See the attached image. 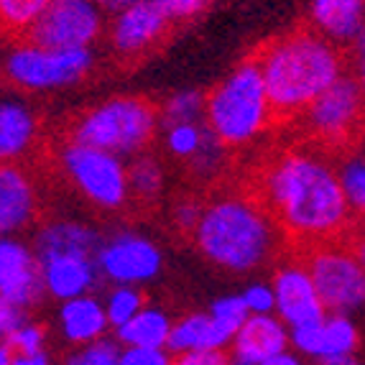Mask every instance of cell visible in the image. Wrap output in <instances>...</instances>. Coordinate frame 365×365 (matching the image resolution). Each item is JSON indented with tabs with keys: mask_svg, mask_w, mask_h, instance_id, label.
I'll use <instances>...</instances> for the list:
<instances>
[{
	"mask_svg": "<svg viewBox=\"0 0 365 365\" xmlns=\"http://www.w3.org/2000/svg\"><path fill=\"white\" fill-rule=\"evenodd\" d=\"M138 309H143V297H140L138 289L133 287H120L108 297V304H105V317H108V324H115L120 327L123 322H128L130 317Z\"/></svg>",
	"mask_w": 365,
	"mask_h": 365,
	"instance_id": "cell-26",
	"label": "cell"
},
{
	"mask_svg": "<svg viewBox=\"0 0 365 365\" xmlns=\"http://www.w3.org/2000/svg\"><path fill=\"white\" fill-rule=\"evenodd\" d=\"M128 189H133L138 197H153L161 189V169L153 158H138L128 171Z\"/></svg>",
	"mask_w": 365,
	"mask_h": 365,
	"instance_id": "cell-28",
	"label": "cell"
},
{
	"mask_svg": "<svg viewBox=\"0 0 365 365\" xmlns=\"http://www.w3.org/2000/svg\"><path fill=\"white\" fill-rule=\"evenodd\" d=\"M98 235L79 222H54L38 235V261L49 256H95Z\"/></svg>",
	"mask_w": 365,
	"mask_h": 365,
	"instance_id": "cell-21",
	"label": "cell"
},
{
	"mask_svg": "<svg viewBox=\"0 0 365 365\" xmlns=\"http://www.w3.org/2000/svg\"><path fill=\"white\" fill-rule=\"evenodd\" d=\"M61 164L74 184L100 207L115 210L128 197V174L115 153L72 140L61 153Z\"/></svg>",
	"mask_w": 365,
	"mask_h": 365,
	"instance_id": "cell-7",
	"label": "cell"
},
{
	"mask_svg": "<svg viewBox=\"0 0 365 365\" xmlns=\"http://www.w3.org/2000/svg\"><path fill=\"white\" fill-rule=\"evenodd\" d=\"M171 365H230V358L222 350H184Z\"/></svg>",
	"mask_w": 365,
	"mask_h": 365,
	"instance_id": "cell-37",
	"label": "cell"
},
{
	"mask_svg": "<svg viewBox=\"0 0 365 365\" xmlns=\"http://www.w3.org/2000/svg\"><path fill=\"white\" fill-rule=\"evenodd\" d=\"M36 123L31 113L21 105H0V164L19 158L34 140Z\"/></svg>",
	"mask_w": 365,
	"mask_h": 365,
	"instance_id": "cell-22",
	"label": "cell"
},
{
	"mask_svg": "<svg viewBox=\"0 0 365 365\" xmlns=\"http://www.w3.org/2000/svg\"><path fill=\"white\" fill-rule=\"evenodd\" d=\"M304 258L307 274L322 299L324 309L345 314L363 304L365 276L360 248L350 243V237L307 245Z\"/></svg>",
	"mask_w": 365,
	"mask_h": 365,
	"instance_id": "cell-6",
	"label": "cell"
},
{
	"mask_svg": "<svg viewBox=\"0 0 365 365\" xmlns=\"http://www.w3.org/2000/svg\"><path fill=\"white\" fill-rule=\"evenodd\" d=\"M46 6L49 0H0V34L24 41Z\"/></svg>",
	"mask_w": 365,
	"mask_h": 365,
	"instance_id": "cell-24",
	"label": "cell"
},
{
	"mask_svg": "<svg viewBox=\"0 0 365 365\" xmlns=\"http://www.w3.org/2000/svg\"><path fill=\"white\" fill-rule=\"evenodd\" d=\"M261 365H304V363L292 353H279V355H274V358H268L266 363H261Z\"/></svg>",
	"mask_w": 365,
	"mask_h": 365,
	"instance_id": "cell-42",
	"label": "cell"
},
{
	"mask_svg": "<svg viewBox=\"0 0 365 365\" xmlns=\"http://www.w3.org/2000/svg\"><path fill=\"white\" fill-rule=\"evenodd\" d=\"M3 342L11 347L13 355L38 353V350H43V329L36 327V324H24L16 332H11Z\"/></svg>",
	"mask_w": 365,
	"mask_h": 365,
	"instance_id": "cell-32",
	"label": "cell"
},
{
	"mask_svg": "<svg viewBox=\"0 0 365 365\" xmlns=\"http://www.w3.org/2000/svg\"><path fill=\"white\" fill-rule=\"evenodd\" d=\"M100 21L95 0H49L24 41L46 49H87L98 38Z\"/></svg>",
	"mask_w": 365,
	"mask_h": 365,
	"instance_id": "cell-9",
	"label": "cell"
},
{
	"mask_svg": "<svg viewBox=\"0 0 365 365\" xmlns=\"http://www.w3.org/2000/svg\"><path fill=\"white\" fill-rule=\"evenodd\" d=\"M210 317H212L215 322L222 324V327L235 335L237 327L245 322V317H248V309H245L243 299L240 297H225V299H217L210 309Z\"/></svg>",
	"mask_w": 365,
	"mask_h": 365,
	"instance_id": "cell-31",
	"label": "cell"
},
{
	"mask_svg": "<svg viewBox=\"0 0 365 365\" xmlns=\"http://www.w3.org/2000/svg\"><path fill=\"white\" fill-rule=\"evenodd\" d=\"M11 360H13V350L6 342H0V365H11Z\"/></svg>",
	"mask_w": 365,
	"mask_h": 365,
	"instance_id": "cell-43",
	"label": "cell"
},
{
	"mask_svg": "<svg viewBox=\"0 0 365 365\" xmlns=\"http://www.w3.org/2000/svg\"><path fill=\"white\" fill-rule=\"evenodd\" d=\"M205 143V133L195 123H177L169 128V148L177 156H195Z\"/></svg>",
	"mask_w": 365,
	"mask_h": 365,
	"instance_id": "cell-29",
	"label": "cell"
},
{
	"mask_svg": "<svg viewBox=\"0 0 365 365\" xmlns=\"http://www.w3.org/2000/svg\"><path fill=\"white\" fill-rule=\"evenodd\" d=\"M207 123L217 143L237 146L258 135L271 123L266 90L258 64L248 59L207 98Z\"/></svg>",
	"mask_w": 365,
	"mask_h": 365,
	"instance_id": "cell-4",
	"label": "cell"
},
{
	"mask_svg": "<svg viewBox=\"0 0 365 365\" xmlns=\"http://www.w3.org/2000/svg\"><path fill=\"white\" fill-rule=\"evenodd\" d=\"M118 347L113 342H92L79 355H74L67 365H120L118 363Z\"/></svg>",
	"mask_w": 365,
	"mask_h": 365,
	"instance_id": "cell-34",
	"label": "cell"
},
{
	"mask_svg": "<svg viewBox=\"0 0 365 365\" xmlns=\"http://www.w3.org/2000/svg\"><path fill=\"white\" fill-rule=\"evenodd\" d=\"M271 292H274V309H279L281 319L292 327H307L324 319L322 299L317 294L307 268H281Z\"/></svg>",
	"mask_w": 365,
	"mask_h": 365,
	"instance_id": "cell-12",
	"label": "cell"
},
{
	"mask_svg": "<svg viewBox=\"0 0 365 365\" xmlns=\"http://www.w3.org/2000/svg\"><path fill=\"white\" fill-rule=\"evenodd\" d=\"M120 365H171L164 347H128L118 355Z\"/></svg>",
	"mask_w": 365,
	"mask_h": 365,
	"instance_id": "cell-35",
	"label": "cell"
},
{
	"mask_svg": "<svg viewBox=\"0 0 365 365\" xmlns=\"http://www.w3.org/2000/svg\"><path fill=\"white\" fill-rule=\"evenodd\" d=\"M230 340V332L222 324L215 322L210 314H189L171 327L166 345L177 353H184V350H222Z\"/></svg>",
	"mask_w": 365,
	"mask_h": 365,
	"instance_id": "cell-18",
	"label": "cell"
},
{
	"mask_svg": "<svg viewBox=\"0 0 365 365\" xmlns=\"http://www.w3.org/2000/svg\"><path fill=\"white\" fill-rule=\"evenodd\" d=\"M98 266L118 284H138L158 274L161 253L146 237L120 235L98 250Z\"/></svg>",
	"mask_w": 365,
	"mask_h": 365,
	"instance_id": "cell-11",
	"label": "cell"
},
{
	"mask_svg": "<svg viewBox=\"0 0 365 365\" xmlns=\"http://www.w3.org/2000/svg\"><path fill=\"white\" fill-rule=\"evenodd\" d=\"M195 240L217 266L250 271L271 253L274 222L256 200H220L202 210Z\"/></svg>",
	"mask_w": 365,
	"mask_h": 365,
	"instance_id": "cell-3",
	"label": "cell"
},
{
	"mask_svg": "<svg viewBox=\"0 0 365 365\" xmlns=\"http://www.w3.org/2000/svg\"><path fill=\"white\" fill-rule=\"evenodd\" d=\"M140 0H95V6L103 8V11H113V13H120L123 8L128 6H135Z\"/></svg>",
	"mask_w": 365,
	"mask_h": 365,
	"instance_id": "cell-41",
	"label": "cell"
},
{
	"mask_svg": "<svg viewBox=\"0 0 365 365\" xmlns=\"http://www.w3.org/2000/svg\"><path fill=\"white\" fill-rule=\"evenodd\" d=\"M36 266L34 256H31L26 245L0 237V294L6 292L8 287H13L21 276H26L31 268Z\"/></svg>",
	"mask_w": 365,
	"mask_h": 365,
	"instance_id": "cell-25",
	"label": "cell"
},
{
	"mask_svg": "<svg viewBox=\"0 0 365 365\" xmlns=\"http://www.w3.org/2000/svg\"><path fill=\"white\" fill-rule=\"evenodd\" d=\"M153 6L169 21H189L210 6V0H153Z\"/></svg>",
	"mask_w": 365,
	"mask_h": 365,
	"instance_id": "cell-33",
	"label": "cell"
},
{
	"mask_svg": "<svg viewBox=\"0 0 365 365\" xmlns=\"http://www.w3.org/2000/svg\"><path fill=\"white\" fill-rule=\"evenodd\" d=\"M258 205L268 220L299 245L350 237L353 207L332 166L307 151L268 161L258 179Z\"/></svg>",
	"mask_w": 365,
	"mask_h": 365,
	"instance_id": "cell-1",
	"label": "cell"
},
{
	"mask_svg": "<svg viewBox=\"0 0 365 365\" xmlns=\"http://www.w3.org/2000/svg\"><path fill=\"white\" fill-rule=\"evenodd\" d=\"M202 105H205V98H202L200 92L189 90V92H179L174 98L169 100L166 105V120L171 125H177V123H195V118L200 115Z\"/></svg>",
	"mask_w": 365,
	"mask_h": 365,
	"instance_id": "cell-30",
	"label": "cell"
},
{
	"mask_svg": "<svg viewBox=\"0 0 365 365\" xmlns=\"http://www.w3.org/2000/svg\"><path fill=\"white\" fill-rule=\"evenodd\" d=\"M171 322L164 312L138 309L128 322L118 327V340L128 347H166Z\"/></svg>",
	"mask_w": 365,
	"mask_h": 365,
	"instance_id": "cell-23",
	"label": "cell"
},
{
	"mask_svg": "<svg viewBox=\"0 0 365 365\" xmlns=\"http://www.w3.org/2000/svg\"><path fill=\"white\" fill-rule=\"evenodd\" d=\"M156 125V110L148 100L115 98L90 110L74 125V143L108 153H133L146 146Z\"/></svg>",
	"mask_w": 365,
	"mask_h": 365,
	"instance_id": "cell-5",
	"label": "cell"
},
{
	"mask_svg": "<svg viewBox=\"0 0 365 365\" xmlns=\"http://www.w3.org/2000/svg\"><path fill=\"white\" fill-rule=\"evenodd\" d=\"M24 324H26L24 309L0 297V340H6L11 332H16V329L24 327Z\"/></svg>",
	"mask_w": 365,
	"mask_h": 365,
	"instance_id": "cell-38",
	"label": "cell"
},
{
	"mask_svg": "<svg viewBox=\"0 0 365 365\" xmlns=\"http://www.w3.org/2000/svg\"><path fill=\"white\" fill-rule=\"evenodd\" d=\"M289 332L281 324V319L271 314H248L245 322L232 335L235 358L250 365H261L268 358L279 353H287Z\"/></svg>",
	"mask_w": 365,
	"mask_h": 365,
	"instance_id": "cell-14",
	"label": "cell"
},
{
	"mask_svg": "<svg viewBox=\"0 0 365 365\" xmlns=\"http://www.w3.org/2000/svg\"><path fill=\"white\" fill-rule=\"evenodd\" d=\"M61 329L72 342H92L98 340L108 327L105 307L92 297H74L67 299L61 307Z\"/></svg>",
	"mask_w": 365,
	"mask_h": 365,
	"instance_id": "cell-20",
	"label": "cell"
},
{
	"mask_svg": "<svg viewBox=\"0 0 365 365\" xmlns=\"http://www.w3.org/2000/svg\"><path fill=\"white\" fill-rule=\"evenodd\" d=\"M90 49H46L24 43L6 61L13 82L29 90H49L77 82L90 69Z\"/></svg>",
	"mask_w": 365,
	"mask_h": 365,
	"instance_id": "cell-8",
	"label": "cell"
},
{
	"mask_svg": "<svg viewBox=\"0 0 365 365\" xmlns=\"http://www.w3.org/2000/svg\"><path fill=\"white\" fill-rule=\"evenodd\" d=\"M166 26L169 21L153 6V0H140L118 13L115 26H113V43L123 56L140 54L164 36Z\"/></svg>",
	"mask_w": 365,
	"mask_h": 365,
	"instance_id": "cell-13",
	"label": "cell"
},
{
	"mask_svg": "<svg viewBox=\"0 0 365 365\" xmlns=\"http://www.w3.org/2000/svg\"><path fill=\"white\" fill-rule=\"evenodd\" d=\"M360 108H363V92L360 82L342 74L337 82L309 103L307 123L309 130L322 140L324 146H350L353 130L360 125Z\"/></svg>",
	"mask_w": 365,
	"mask_h": 365,
	"instance_id": "cell-10",
	"label": "cell"
},
{
	"mask_svg": "<svg viewBox=\"0 0 365 365\" xmlns=\"http://www.w3.org/2000/svg\"><path fill=\"white\" fill-rule=\"evenodd\" d=\"M11 365H49V355L43 353V350L29 355H13Z\"/></svg>",
	"mask_w": 365,
	"mask_h": 365,
	"instance_id": "cell-40",
	"label": "cell"
},
{
	"mask_svg": "<svg viewBox=\"0 0 365 365\" xmlns=\"http://www.w3.org/2000/svg\"><path fill=\"white\" fill-rule=\"evenodd\" d=\"M250 59L261 72L271 120H292L342 77L340 49L314 29L274 38Z\"/></svg>",
	"mask_w": 365,
	"mask_h": 365,
	"instance_id": "cell-2",
	"label": "cell"
},
{
	"mask_svg": "<svg viewBox=\"0 0 365 365\" xmlns=\"http://www.w3.org/2000/svg\"><path fill=\"white\" fill-rule=\"evenodd\" d=\"M240 299H243L248 314H271V309H274V292H271V287H266V284H253V287H248L240 294Z\"/></svg>",
	"mask_w": 365,
	"mask_h": 365,
	"instance_id": "cell-36",
	"label": "cell"
},
{
	"mask_svg": "<svg viewBox=\"0 0 365 365\" xmlns=\"http://www.w3.org/2000/svg\"><path fill=\"white\" fill-rule=\"evenodd\" d=\"M200 215H202V210L195 207V205H182V207H179V212H177L179 227H182V230H187V232H195L197 222H200Z\"/></svg>",
	"mask_w": 365,
	"mask_h": 365,
	"instance_id": "cell-39",
	"label": "cell"
},
{
	"mask_svg": "<svg viewBox=\"0 0 365 365\" xmlns=\"http://www.w3.org/2000/svg\"><path fill=\"white\" fill-rule=\"evenodd\" d=\"M294 345L312 358H332V355L355 353L358 347V329L345 314L324 317L319 322L307 327H294Z\"/></svg>",
	"mask_w": 365,
	"mask_h": 365,
	"instance_id": "cell-15",
	"label": "cell"
},
{
	"mask_svg": "<svg viewBox=\"0 0 365 365\" xmlns=\"http://www.w3.org/2000/svg\"><path fill=\"white\" fill-rule=\"evenodd\" d=\"M230 365H250V363H243V360H237V358H235V360H230Z\"/></svg>",
	"mask_w": 365,
	"mask_h": 365,
	"instance_id": "cell-44",
	"label": "cell"
},
{
	"mask_svg": "<svg viewBox=\"0 0 365 365\" xmlns=\"http://www.w3.org/2000/svg\"><path fill=\"white\" fill-rule=\"evenodd\" d=\"M363 0H314L312 24L322 31V36L350 41L360 34Z\"/></svg>",
	"mask_w": 365,
	"mask_h": 365,
	"instance_id": "cell-19",
	"label": "cell"
},
{
	"mask_svg": "<svg viewBox=\"0 0 365 365\" xmlns=\"http://www.w3.org/2000/svg\"><path fill=\"white\" fill-rule=\"evenodd\" d=\"M36 210L31 179L19 166L0 164V235L26 227Z\"/></svg>",
	"mask_w": 365,
	"mask_h": 365,
	"instance_id": "cell-17",
	"label": "cell"
},
{
	"mask_svg": "<svg viewBox=\"0 0 365 365\" xmlns=\"http://www.w3.org/2000/svg\"><path fill=\"white\" fill-rule=\"evenodd\" d=\"M43 289H49L56 299L82 297L95 284L98 266L90 256H49L38 261Z\"/></svg>",
	"mask_w": 365,
	"mask_h": 365,
	"instance_id": "cell-16",
	"label": "cell"
},
{
	"mask_svg": "<svg viewBox=\"0 0 365 365\" xmlns=\"http://www.w3.org/2000/svg\"><path fill=\"white\" fill-rule=\"evenodd\" d=\"M340 187H342V195H345L347 205L360 212L365 205V166H363V158H347V164L342 166V174L340 177Z\"/></svg>",
	"mask_w": 365,
	"mask_h": 365,
	"instance_id": "cell-27",
	"label": "cell"
}]
</instances>
